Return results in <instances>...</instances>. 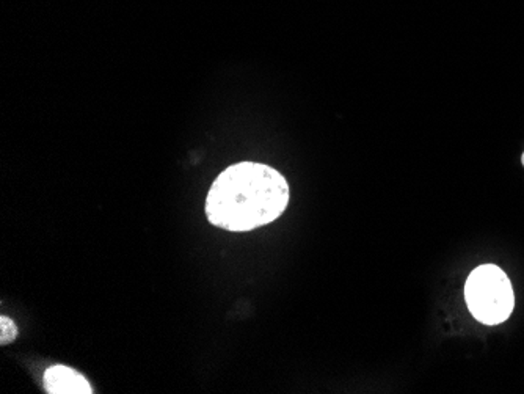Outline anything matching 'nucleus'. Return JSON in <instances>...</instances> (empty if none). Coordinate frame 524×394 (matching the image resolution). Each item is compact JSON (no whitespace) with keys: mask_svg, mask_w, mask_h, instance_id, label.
<instances>
[{"mask_svg":"<svg viewBox=\"0 0 524 394\" xmlns=\"http://www.w3.org/2000/svg\"><path fill=\"white\" fill-rule=\"evenodd\" d=\"M0 327H2V332H0V344L6 346L8 342L14 341V338L18 336V327L13 322L12 319L2 316V318H0Z\"/></svg>","mask_w":524,"mask_h":394,"instance_id":"obj_4","label":"nucleus"},{"mask_svg":"<svg viewBox=\"0 0 524 394\" xmlns=\"http://www.w3.org/2000/svg\"><path fill=\"white\" fill-rule=\"evenodd\" d=\"M44 389L49 394H91L89 380L68 366L55 365L44 372Z\"/></svg>","mask_w":524,"mask_h":394,"instance_id":"obj_3","label":"nucleus"},{"mask_svg":"<svg viewBox=\"0 0 524 394\" xmlns=\"http://www.w3.org/2000/svg\"><path fill=\"white\" fill-rule=\"evenodd\" d=\"M289 205V184L269 165L241 162L218 175L206 197L211 224L234 233L275 222Z\"/></svg>","mask_w":524,"mask_h":394,"instance_id":"obj_1","label":"nucleus"},{"mask_svg":"<svg viewBox=\"0 0 524 394\" xmlns=\"http://www.w3.org/2000/svg\"><path fill=\"white\" fill-rule=\"evenodd\" d=\"M521 162H523V165H524V153H523V156H521Z\"/></svg>","mask_w":524,"mask_h":394,"instance_id":"obj_5","label":"nucleus"},{"mask_svg":"<svg viewBox=\"0 0 524 394\" xmlns=\"http://www.w3.org/2000/svg\"><path fill=\"white\" fill-rule=\"evenodd\" d=\"M465 301L468 310L479 322L500 324L509 319L515 308L512 283L498 265H479L466 280Z\"/></svg>","mask_w":524,"mask_h":394,"instance_id":"obj_2","label":"nucleus"}]
</instances>
